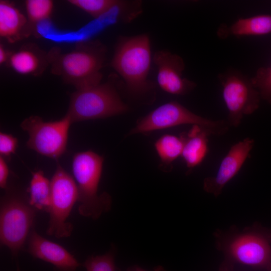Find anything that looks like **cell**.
Returning a JSON list of instances; mask_svg holds the SVG:
<instances>
[{
  "instance_id": "6da1fadb",
  "label": "cell",
  "mask_w": 271,
  "mask_h": 271,
  "mask_svg": "<svg viewBox=\"0 0 271 271\" xmlns=\"http://www.w3.org/2000/svg\"><path fill=\"white\" fill-rule=\"evenodd\" d=\"M106 52L98 41L79 42L67 53L53 48L48 52L52 72L77 89L98 84L102 78L101 70Z\"/></svg>"
},
{
  "instance_id": "7a4b0ae2",
  "label": "cell",
  "mask_w": 271,
  "mask_h": 271,
  "mask_svg": "<svg viewBox=\"0 0 271 271\" xmlns=\"http://www.w3.org/2000/svg\"><path fill=\"white\" fill-rule=\"evenodd\" d=\"M151 62L150 38L144 34L120 38L111 66L123 79L129 91L141 95L153 87L148 79Z\"/></svg>"
},
{
  "instance_id": "3957f363",
  "label": "cell",
  "mask_w": 271,
  "mask_h": 271,
  "mask_svg": "<svg viewBox=\"0 0 271 271\" xmlns=\"http://www.w3.org/2000/svg\"><path fill=\"white\" fill-rule=\"evenodd\" d=\"M103 160L102 156L91 151L77 153L72 160V173L78 191L79 213L93 219L109 211L111 206V198L107 193H97Z\"/></svg>"
},
{
  "instance_id": "277c9868",
  "label": "cell",
  "mask_w": 271,
  "mask_h": 271,
  "mask_svg": "<svg viewBox=\"0 0 271 271\" xmlns=\"http://www.w3.org/2000/svg\"><path fill=\"white\" fill-rule=\"evenodd\" d=\"M128 110L113 85L106 82L77 89L71 95L66 115L73 123L108 117Z\"/></svg>"
},
{
  "instance_id": "5b68a950",
  "label": "cell",
  "mask_w": 271,
  "mask_h": 271,
  "mask_svg": "<svg viewBox=\"0 0 271 271\" xmlns=\"http://www.w3.org/2000/svg\"><path fill=\"white\" fill-rule=\"evenodd\" d=\"M36 210L29 198L9 190L1 201L0 241L14 255L23 248L31 232Z\"/></svg>"
},
{
  "instance_id": "8992f818",
  "label": "cell",
  "mask_w": 271,
  "mask_h": 271,
  "mask_svg": "<svg viewBox=\"0 0 271 271\" xmlns=\"http://www.w3.org/2000/svg\"><path fill=\"white\" fill-rule=\"evenodd\" d=\"M197 125L210 135L222 136L227 132L229 126L226 120H212L196 114L177 101L164 103L139 119L129 135L183 125Z\"/></svg>"
},
{
  "instance_id": "52a82bcc",
  "label": "cell",
  "mask_w": 271,
  "mask_h": 271,
  "mask_svg": "<svg viewBox=\"0 0 271 271\" xmlns=\"http://www.w3.org/2000/svg\"><path fill=\"white\" fill-rule=\"evenodd\" d=\"M222 96L228 110L229 126L236 127L244 115L254 113L259 106L261 97L251 79L241 71L229 68L218 75Z\"/></svg>"
},
{
  "instance_id": "ba28073f",
  "label": "cell",
  "mask_w": 271,
  "mask_h": 271,
  "mask_svg": "<svg viewBox=\"0 0 271 271\" xmlns=\"http://www.w3.org/2000/svg\"><path fill=\"white\" fill-rule=\"evenodd\" d=\"M78 200V191L74 179L58 165L51 180L50 204L47 211L49 221L46 233L57 238L70 236L73 226L67 221Z\"/></svg>"
},
{
  "instance_id": "9c48e42d",
  "label": "cell",
  "mask_w": 271,
  "mask_h": 271,
  "mask_svg": "<svg viewBox=\"0 0 271 271\" xmlns=\"http://www.w3.org/2000/svg\"><path fill=\"white\" fill-rule=\"evenodd\" d=\"M71 123L66 115L59 120L50 122L31 116L22 122L21 127L29 134L28 148L43 156L57 158L66 151Z\"/></svg>"
},
{
  "instance_id": "30bf717a",
  "label": "cell",
  "mask_w": 271,
  "mask_h": 271,
  "mask_svg": "<svg viewBox=\"0 0 271 271\" xmlns=\"http://www.w3.org/2000/svg\"><path fill=\"white\" fill-rule=\"evenodd\" d=\"M224 249L235 262L254 267L269 266L271 247L263 234L251 230L234 235L226 242Z\"/></svg>"
},
{
  "instance_id": "8fae6325",
  "label": "cell",
  "mask_w": 271,
  "mask_h": 271,
  "mask_svg": "<svg viewBox=\"0 0 271 271\" xmlns=\"http://www.w3.org/2000/svg\"><path fill=\"white\" fill-rule=\"evenodd\" d=\"M157 68V82L165 92L175 95H184L196 87L194 82L183 76L185 65L179 55L167 50L156 52L153 57Z\"/></svg>"
},
{
  "instance_id": "7c38bea8",
  "label": "cell",
  "mask_w": 271,
  "mask_h": 271,
  "mask_svg": "<svg viewBox=\"0 0 271 271\" xmlns=\"http://www.w3.org/2000/svg\"><path fill=\"white\" fill-rule=\"evenodd\" d=\"M254 145L252 139L246 138L233 145L223 158L214 176L205 178L204 190L217 197L225 185L239 172Z\"/></svg>"
},
{
  "instance_id": "4fadbf2b",
  "label": "cell",
  "mask_w": 271,
  "mask_h": 271,
  "mask_svg": "<svg viewBox=\"0 0 271 271\" xmlns=\"http://www.w3.org/2000/svg\"><path fill=\"white\" fill-rule=\"evenodd\" d=\"M27 251L34 257L51 263L59 271H75L80 265L64 247L44 238L34 229L29 236Z\"/></svg>"
},
{
  "instance_id": "5bb4252c",
  "label": "cell",
  "mask_w": 271,
  "mask_h": 271,
  "mask_svg": "<svg viewBox=\"0 0 271 271\" xmlns=\"http://www.w3.org/2000/svg\"><path fill=\"white\" fill-rule=\"evenodd\" d=\"M7 64L19 74L38 76L50 65L49 53L35 44H26L10 53Z\"/></svg>"
},
{
  "instance_id": "9a60e30c",
  "label": "cell",
  "mask_w": 271,
  "mask_h": 271,
  "mask_svg": "<svg viewBox=\"0 0 271 271\" xmlns=\"http://www.w3.org/2000/svg\"><path fill=\"white\" fill-rule=\"evenodd\" d=\"M34 34L27 17L13 3L0 1V36L15 43Z\"/></svg>"
},
{
  "instance_id": "2e32d148",
  "label": "cell",
  "mask_w": 271,
  "mask_h": 271,
  "mask_svg": "<svg viewBox=\"0 0 271 271\" xmlns=\"http://www.w3.org/2000/svg\"><path fill=\"white\" fill-rule=\"evenodd\" d=\"M271 33V15L261 14L241 18L230 25L222 24L217 35L220 39L231 36H262Z\"/></svg>"
},
{
  "instance_id": "e0dca14e",
  "label": "cell",
  "mask_w": 271,
  "mask_h": 271,
  "mask_svg": "<svg viewBox=\"0 0 271 271\" xmlns=\"http://www.w3.org/2000/svg\"><path fill=\"white\" fill-rule=\"evenodd\" d=\"M208 133L200 126L194 125L181 134L184 141L181 157L189 171L199 166L208 152Z\"/></svg>"
},
{
  "instance_id": "ac0fdd59",
  "label": "cell",
  "mask_w": 271,
  "mask_h": 271,
  "mask_svg": "<svg viewBox=\"0 0 271 271\" xmlns=\"http://www.w3.org/2000/svg\"><path fill=\"white\" fill-rule=\"evenodd\" d=\"M28 192L31 205L36 210L47 212L50 204L51 181L42 171L33 173Z\"/></svg>"
},
{
  "instance_id": "d6986e66",
  "label": "cell",
  "mask_w": 271,
  "mask_h": 271,
  "mask_svg": "<svg viewBox=\"0 0 271 271\" xmlns=\"http://www.w3.org/2000/svg\"><path fill=\"white\" fill-rule=\"evenodd\" d=\"M184 141L179 137L170 134L161 136L155 143V148L161 161L162 166L167 171L172 168L173 162L181 156Z\"/></svg>"
},
{
  "instance_id": "ffe728a7",
  "label": "cell",
  "mask_w": 271,
  "mask_h": 271,
  "mask_svg": "<svg viewBox=\"0 0 271 271\" xmlns=\"http://www.w3.org/2000/svg\"><path fill=\"white\" fill-rule=\"evenodd\" d=\"M25 4L29 24L35 34L38 24L50 19L54 3L51 0H27Z\"/></svg>"
},
{
  "instance_id": "44dd1931",
  "label": "cell",
  "mask_w": 271,
  "mask_h": 271,
  "mask_svg": "<svg viewBox=\"0 0 271 271\" xmlns=\"http://www.w3.org/2000/svg\"><path fill=\"white\" fill-rule=\"evenodd\" d=\"M117 0H69L72 5L96 19L104 14L117 3Z\"/></svg>"
},
{
  "instance_id": "7402d4cb",
  "label": "cell",
  "mask_w": 271,
  "mask_h": 271,
  "mask_svg": "<svg viewBox=\"0 0 271 271\" xmlns=\"http://www.w3.org/2000/svg\"><path fill=\"white\" fill-rule=\"evenodd\" d=\"M250 79L261 98L271 104V66L259 68Z\"/></svg>"
},
{
  "instance_id": "603a6c76",
  "label": "cell",
  "mask_w": 271,
  "mask_h": 271,
  "mask_svg": "<svg viewBox=\"0 0 271 271\" xmlns=\"http://www.w3.org/2000/svg\"><path fill=\"white\" fill-rule=\"evenodd\" d=\"M83 265L86 271H117L114 262L113 250L102 255L91 256L87 258Z\"/></svg>"
},
{
  "instance_id": "cb8c5ba5",
  "label": "cell",
  "mask_w": 271,
  "mask_h": 271,
  "mask_svg": "<svg viewBox=\"0 0 271 271\" xmlns=\"http://www.w3.org/2000/svg\"><path fill=\"white\" fill-rule=\"evenodd\" d=\"M18 139L11 134L0 133L1 156L10 158L14 154L18 146Z\"/></svg>"
},
{
  "instance_id": "d4e9b609",
  "label": "cell",
  "mask_w": 271,
  "mask_h": 271,
  "mask_svg": "<svg viewBox=\"0 0 271 271\" xmlns=\"http://www.w3.org/2000/svg\"><path fill=\"white\" fill-rule=\"evenodd\" d=\"M9 168L2 156H0V187L2 189H6L9 176Z\"/></svg>"
},
{
  "instance_id": "484cf974",
  "label": "cell",
  "mask_w": 271,
  "mask_h": 271,
  "mask_svg": "<svg viewBox=\"0 0 271 271\" xmlns=\"http://www.w3.org/2000/svg\"><path fill=\"white\" fill-rule=\"evenodd\" d=\"M10 52L6 50L2 44L0 45V64L7 63L9 59Z\"/></svg>"
},
{
  "instance_id": "4316f807",
  "label": "cell",
  "mask_w": 271,
  "mask_h": 271,
  "mask_svg": "<svg viewBox=\"0 0 271 271\" xmlns=\"http://www.w3.org/2000/svg\"><path fill=\"white\" fill-rule=\"evenodd\" d=\"M127 271H147L146 270L138 266H133L129 269ZM153 271H166V270L161 265L157 266L153 270Z\"/></svg>"
},
{
  "instance_id": "83f0119b",
  "label": "cell",
  "mask_w": 271,
  "mask_h": 271,
  "mask_svg": "<svg viewBox=\"0 0 271 271\" xmlns=\"http://www.w3.org/2000/svg\"><path fill=\"white\" fill-rule=\"evenodd\" d=\"M17 271H20V268H19V266H18V268H17Z\"/></svg>"
},
{
  "instance_id": "f1b7e54d",
  "label": "cell",
  "mask_w": 271,
  "mask_h": 271,
  "mask_svg": "<svg viewBox=\"0 0 271 271\" xmlns=\"http://www.w3.org/2000/svg\"><path fill=\"white\" fill-rule=\"evenodd\" d=\"M269 267L270 268V270H271V263H270V265H269Z\"/></svg>"
}]
</instances>
